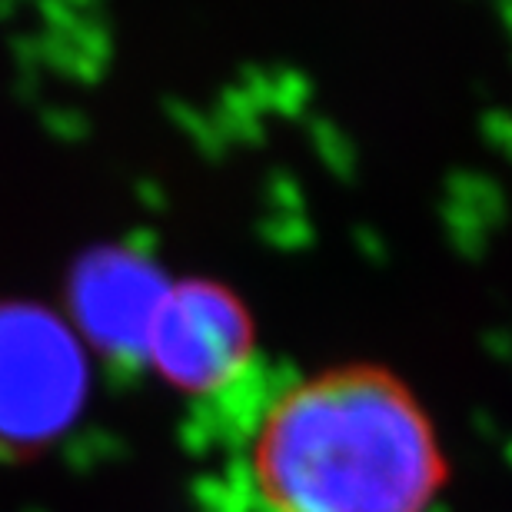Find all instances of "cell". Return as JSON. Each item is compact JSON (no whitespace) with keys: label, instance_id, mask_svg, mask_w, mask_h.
<instances>
[{"label":"cell","instance_id":"3957f363","mask_svg":"<svg viewBox=\"0 0 512 512\" xmlns=\"http://www.w3.org/2000/svg\"><path fill=\"white\" fill-rule=\"evenodd\" d=\"M143 353L163 380L183 389H220L247 370L253 320L230 286L183 280L163 290Z\"/></svg>","mask_w":512,"mask_h":512},{"label":"cell","instance_id":"6da1fadb","mask_svg":"<svg viewBox=\"0 0 512 512\" xmlns=\"http://www.w3.org/2000/svg\"><path fill=\"white\" fill-rule=\"evenodd\" d=\"M240 512H436L449 466L423 399L376 363L293 376L233 463Z\"/></svg>","mask_w":512,"mask_h":512},{"label":"cell","instance_id":"277c9868","mask_svg":"<svg viewBox=\"0 0 512 512\" xmlns=\"http://www.w3.org/2000/svg\"><path fill=\"white\" fill-rule=\"evenodd\" d=\"M167 283L137 250H94L70 276V303L80 330L114 350H140Z\"/></svg>","mask_w":512,"mask_h":512},{"label":"cell","instance_id":"7a4b0ae2","mask_svg":"<svg viewBox=\"0 0 512 512\" xmlns=\"http://www.w3.org/2000/svg\"><path fill=\"white\" fill-rule=\"evenodd\" d=\"M77 333L37 303H0V439L54 433L84 396Z\"/></svg>","mask_w":512,"mask_h":512}]
</instances>
